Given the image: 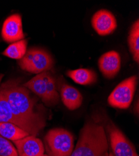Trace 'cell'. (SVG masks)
Here are the masks:
<instances>
[{"mask_svg":"<svg viewBox=\"0 0 139 156\" xmlns=\"http://www.w3.org/2000/svg\"><path fill=\"white\" fill-rule=\"evenodd\" d=\"M3 85L18 126L36 136L46 124L44 115L36 106L37 99L31 96L30 90L20 85L18 80H9Z\"/></svg>","mask_w":139,"mask_h":156,"instance_id":"cell-1","label":"cell"},{"mask_svg":"<svg viewBox=\"0 0 139 156\" xmlns=\"http://www.w3.org/2000/svg\"><path fill=\"white\" fill-rule=\"evenodd\" d=\"M109 144L103 124L94 120L86 122L80 131L75 147L70 156H103Z\"/></svg>","mask_w":139,"mask_h":156,"instance_id":"cell-2","label":"cell"},{"mask_svg":"<svg viewBox=\"0 0 139 156\" xmlns=\"http://www.w3.org/2000/svg\"><path fill=\"white\" fill-rule=\"evenodd\" d=\"M54 64V61L51 55L44 49L40 48H30L18 61L21 69L36 74L50 71Z\"/></svg>","mask_w":139,"mask_h":156,"instance_id":"cell-3","label":"cell"},{"mask_svg":"<svg viewBox=\"0 0 139 156\" xmlns=\"http://www.w3.org/2000/svg\"><path fill=\"white\" fill-rule=\"evenodd\" d=\"M45 141L52 156H70L74 148L72 134L62 128L49 130Z\"/></svg>","mask_w":139,"mask_h":156,"instance_id":"cell-4","label":"cell"},{"mask_svg":"<svg viewBox=\"0 0 139 156\" xmlns=\"http://www.w3.org/2000/svg\"><path fill=\"white\" fill-rule=\"evenodd\" d=\"M137 83V77L132 76L119 83L108 98V103L113 108L127 109L131 105Z\"/></svg>","mask_w":139,"mask_h":156,"instance_id":"cell-5","label":"cell"},{"mask_svg":"<svg viewBox=\"0 0 139 156\" xmlns=\"http://www.w3.org/2000/svg\"><path fill=\"white\" fill-rule=\"evenodd\" d=\"M104 129L113 156H138L132 143L111 121L107 122Z\"/></svg>","mask_w":139,"mask_h":156,"instance_id":"cell-6","label":"cell"},{"mask_svg":"<svg viewBox=\"0 0 139 156\" xmlns=\"http://www.w3.org/2000/svg\"><path fill=\"white\" fill-rule=\"evenodd\" d=\"M56 84L61 100L68 109L74 111L81 107L83 98L77 89L66 83L62 76L56 80Z\"/></svg>","mask_w":139,"mask_h":156,"instance_id":"cell-7","label":"cell"},{"mask_svg":"<svg viewBox=\"0 0 139 156\" xmlns=\"http://www.w3.org/2000/svg\"><path fill=\"white\" fill-rule=\"evenodd\" d=\"M91 24L96 32L100 36L112 34L117 27L115 16L107 9H100L96 12L91 19Z\"/></svg>","mask_w":139,"mask_h":156,"instance_id":"cell-8","label":"cell"},{"mask_svg":"<svg viewBox=\"0 0 139 156\" xmlns=\"http://www.w3.org/2000/svg\"><path fill=\"white\" fill-rule=\"evenodd\" d=\"M2 36L6 43H15L22 40L25 34L23 30L22 18L19 14H13L8 17L3 23Z\"/></svg>","mask_w":139,"mask_h":156,"instance_id":"cell-9","label":"cell"},{"mask_svg":"<svg viewBox=\"0 0 139 156\" xmlns=\"http://www.w3.org/2000/svg\"><path fill=\"white\" fill-rule=\"evenodd\" d=\"M100 71L107 79H112L119 72L121 67L120 54L116 51H110L103 54L98 61Z\"/></svg>","mask_w":139,"mask_h":156,"instance_id":"cell-10","label":"cell"},{"mask_svg":"<svg viewBox=\"0 0 139 156\" xmlns=\"http://www.w3.org/2000/svg\"><path fill=\"white\" fill-rule=\"evenodd\" d=\"M13 142L18 156H41L44 154L43 143L36 136L29 135Z\"/></svg>","mask_w":139,"mask_h":156,"instance_id":"cell-11","label":"cell"},{"mask_svg":"<svg viewBox=\"0 0 139 156\" xmlns=\"http://www.w3.org/2000/svg\"><path fill=\"white\" fill-rule=\"evenodd\" d=\"M23 86L26 87L30 91L34 93L41 99L44 103L46 104V105L49 106L46 85L43 73L37 74L31 80L24 83Z\"/></svg>","mask_w":139,"mask_h":156,"instance_id":"cell-12","label":"cell"},{"mask_svg":"<svg viewBox=\"0 0 139 156\" xmlns=\"http://www.w3.org/2000/svg\"><path fill=\"white\" fill-rule=\"evenodd\" d=\"M66 75L75 83L81 85H91L96 83L97 74L92 69L79 68L75 70H69Z\"/></svg>","mask_w":139,"mask_h":156,"instance_id":"cell-13","label":"cell"},{"mask_svg":"<svg viewBox=\"0 0 139 156\" xmlns=\"http://www.w3.org/2000/svg\"><path fill=\"white\" fill-rule=\"evenodd\" d=\"M30 134L24 131L18 126L10 122H0V136L4 138L15 141L29 136Z\"/></svg>","mask_w":139,"mask_h":156,"instance_id":"cell-14","label":"cell"},{"mask_svg":"<svg viewBox=\"0 0 139 156\" xmlns=\"http://www.w3.org/2000/svg\"><path fill=\"white\" fill-rule=\"evenodd\" d=\"M43 74L46 85L49 106L56 105L59 101V95L57 88L56 77L50 71H44Z\"/></svg>","mask_w":139,"mask_h":156,"instance_id":"cell-15","label":"cell"},{"mask_svg":"<svg viewBox=\"0 0 139 156\" xmlns=\"http://www.w3.org/2000/svg\"><path fill=\"white\" fill-rule=\"evenodd\" d=\"M10 122L18 126L17 121L6 98L3 84L0 86V122Z\"/></svg>","mask_w":139,"mask_h":156,"instance_id":"cell-16","label":"cell"},{"mask_svg":"<svg viewBox=\"0 0 139 156\" xmlns=\"http://www.w3.org/2000/svg\"><path fill=\"white\" fill-rule=\"evenodd\" d=\"M128 44L134 60L139 62V20L137 19L132 25L128 37Z\"/></svg>","mask_w":139,"mask_h":156,"instance_id":"cell-17","label":"cell"},{"mask_svg":"<svg viewBox=\"0 0 139 156\" xmlns=\"http://www.w3.org/2000/svg\"><path fill=\"white\" fill-rule=\"evenodd\" d=\"M28 40H22L11 44L3 52L2 55L15 59H21L27 51Z\"/></svg>","mask_w":139,"mask_h":156,"instance_id":"cell-18","label":"cell"},{"mask_svg":"<svg viewBox=\"0 0 139 156\" xmlns=\"http://www.w3.org/2000/svg\"><path fill=\"white\" fill-rule=\"evenodd\" d=\"M0 156H18L17 150L8 139L0 136Z\"/></svg>","mask_w":139,"mask_h":156,"instance_id":"cell-19","label":"cell"},{"mask_svg":"<svg viewBox=\"0 0 139 156\" xmlns=\"http://www.w3.org/2000/svg\"><path fill=\"white\" fill-rule=\"evenodd\" d=\"M3 77H4V74H0V83H1V81H2V80Z\"/></svg>","mask_w":139,"mask_h":156,"instance_id":"cell-20","label":"cell"},{"mask_svg":"<svg viewBox=\"0 0 139 156\" xmlns=\"http://www.w3.org/2000/svg\"><path fill=\"white\" fill-rule=\"evenodd\" d=\"M103 156H109V153H108V152H106Z\"/></svg>","mask_w":139,"mask_h":156,"instance_id":"cell-21","label":"cell"},{"mask_svg":"<svg viewBox=\"0 0 139 156\" xmlns=\"http://www.w3.org/2000/svg\"><path fill=\"white\" fill-rule=\"evenodd\" d=\"M109 156H113V155L112 153L110 152V153H109Z\"/></svg>","mask_w":139,"mask_h":156,"instance_id":"cell-22","label":"cell"},{"mask_svg":"<svg viewBox=\"0 0 139 156\" xmlns=\"http://www.w3.org/2000/svg\"><path fill=\"white\" fill-rule=\"evenodd\" d=\"M41 156H50V155H47V154H43L42 155H41Z\"/></svg>","mask_w":139,"mask_h":156,"instance_id":"cell-23","label":"cell"}]
</instances>
